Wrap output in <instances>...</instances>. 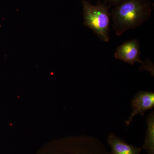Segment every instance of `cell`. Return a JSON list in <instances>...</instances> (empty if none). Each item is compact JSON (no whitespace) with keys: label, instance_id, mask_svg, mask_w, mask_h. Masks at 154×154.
I'll return each instance as SVG.
<instances>
[{"label":"cell","instance_id":"cell-1","mask_svg":"<svg viewBox=\"0 0 154 154\" xmlns=\"http://www.w3.org/2000/svg\"><path fill=\"white\" fill-rule=\"evenodd\" d=\"M151 13L150 0H124L116 5L111 14L115 34L121 36L137 28L149 19Z\"/></svg>","mask_w":154,"mask_h":154},{"label":"cell","instance_id":"cell-2","mask_svg":"<svg viewBox=\"0 0 154 154\" xmlns=\"http://www.w3.org/2000/svg\"><path fill=\"white\" fill-rule=\"evenodd\" d=\"M82 2L84 25L93 30L102 41L109 42L111 14L108 6L100 3L94 5L88 0H82Z\"/></svg>","mask_w":154,"mask_h":154},{"label":"cell","instance_id":"cell-3","mask_svg":"<svg viewBox=\"0 0 154 154\" xmlns=\"http://www.w3.org/2000/svg\"><path fill=\"white\" fill-rule=\"evenodd\" d=\"M59 145L57 154H111L101 140L90 136L66 140Z\"/></svg>","mask_w":154,"mask_h":154},{"label":"cell","instance_id":"cell-4","mask_svg":"<svg viewBox=\"0 0 154 154\" xmlns=\"http://www.w3.org/2000/svg\"><path fill=\"white\" fill-rule=\"evenodd\" d=\"M139 41L131 39L124 42L119 46L114 54L116 58L133 65L135 63H142L140 58Z\"/></svg>","mask_w":154,"mask_h":154},{"label":"cell","instance_id":"cell-5","mask_svg":"<svg viewBox=\"0 0 154 154\" xmlns=\"http://www.w3.org/2000/svg\"><path fill=\"white\" fill-rule=\"evenodd\" d=\"M132 112L129 118L125 121L128 126L133 119L138 114L143 115L146 110L152 109L154 107V93L147 91H140L133 98L131 102Z\"/></svg>","mask_w":154,"mask_h":154},{"label":"cell","instance_id":"cell-6","mask_svg":"<svg viewBox=\"0 0 154 154\" xmlns=\"http://www.w3.org/2000/svg\"><path fill=\"white\" fill-rule=\"evenodd\" d=\"M107 143L111 147V154H141V148L127 143L113 133L108 135Z\"/></svg>","mask_w":154,"mask_h":154},{"label":"cell","instance_id":"cell-7","mask_svg":"<svg viewBox=\"0 0 154 154\" xmlns=\"http://www.w3.org/2000/svg\"><path fill=\"white\" fill-rule=\"evenodd\" d=\"M147 128L145 139L142 148L147 154H154V113L152 111L146 119Z\"/></svg>","mask_w":154,"mask_h":154},{"label":"cell","instance_id":"cell-8","mask_svg":"<svg viewBox=\"0 0 154 154\" xmlns=\"http://www.w3.org/2000/svg\"><path fill=\"white\" fill-rule=\"evenodd\" d=\"M105 1L106 2L111 4V5H116L124 0H105Z\"/></svg>","mask_w":154,"mask_h":154}]
</instances>
